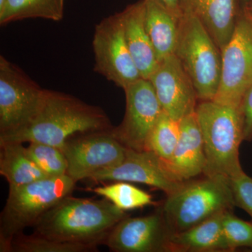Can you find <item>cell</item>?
<instances>
[{
  "label": "cell",
  "mask_w": 252,
  "mask_h": 252,
  "mask_svg": "<svg viewBox=\"0 0 252 252\" xmlns=\"http://www.w3.org/2000/svg\"><path fill=\"white\" fill-rule=\"evenodd\" d=\"M235 206L230 181L207 177L185 182L170 195L161 207L172 233H180Z\"/></svg>",
  "instance_id": "5"
},
{
  "label": "cell",
  "mask_w": 252,
  "mask_h": 252,
  "mask_svg": "<svg viewBox=\"0 0 252 252\" xmlns=\"http://www.w3.org/2000/svg\"><path fill=\"white\" fill-rule=\"evenodd\" d=\"M44 90L21 68L0 56V135L19 130L31 122Z\"/></svg>",
  "instance_id": "8"
},
{
  "label": "cell",
  "mask_w": 252,
  "mask_h": 252,
  "mask_svg": "<svg viewBox=\"0 0 252 252\" xmlns=\"http://www.w3.org/2000/svg\"><path fill=\"white\" fill-rule=\"evenodd\" d=\"M26 152L31 160L49 177L67 175V160L61 149L49 144L31 142Z\"/></svg>",
  "instance_id": "25"
},
{
  "label": "cell",
  "mask_w": 252,
  "mask_h": 252,
  "mask_svg": "<svg viewBox=\"0 0 252 252\" xmlns=\"http://www.w3.org/2000/svg\"><path fill=\"white\" fill-rule=\"evenodd\" d=\"M179 137L180 122L162 112L149 136L147 151L153 152L167 163L171 159Z\"/></svg>",
  "instance_id": "23"
},
{
  "label": "cell",
  "mask_w": 252,
  "mask_h": 252,
  "mask_svg": "<svg viewBox=\"0 0 252 252\" xmlns=\"http://www.w3.org/2000/svg\"><path fill=\"white\" fill-rule=\"evenodd\" d=\"M145 1V26L158 61L174 54L178 37L180 18L157 0Z\"/></svg>",
  "instance_id": "19"
},
{
  "label": "cell",
  "mask_w": 252,
  "mask_h": 252,
  "mask_svg": "<svg viewBox=\"0 0 252 252\" xmlns=\"http://www.w3.org/2000/svg\"><path fill=\"white\" fill-rule=\"evenodd\" d=\"M75 185L65 175L9 187V195L0 217V252H9L15 237L28 227L34 226L49 209L70 195Z\"/></svg>",
  "instance_id": "4"
},
{
  "label": "cell",
  "mask_w": 252,
  "mask_h": 252,
  "mask_svg": "<svg viewBox=\"0 0 252 252\" xmlns=\"http://www.w3.org/2000/svg\"><path fill=\"white\" fill-rule=\"evenodd\" d=\"M210 33L220 51L234 31L240 0H182Z\"/></svg>",
  "instance_id": "17"
},
{
  "label": "cell",
  "mask_w": 252,
  "mask_h": 252,
  "mask_svg": "<svg viewBox=\"0 0 252 252\" xmlns=\"http://www.w3.org/2000/svg\"><path fill=\"white\" fill-rule=\"evenodd\" d=\"M94 71L125 89L140 79L124 35L121 13L104 18L96 26L93 39Z\"/></svg>",
  "instance_id": "9"
},
{
  "label": "cell",
  "mask_w": 252,
  "mask_h": 252,
  "mask_svg": "<svg viewBox=\"0 0 252 252\" xmlns=\"http://www.w3.org/2000/svg\"><path fill=\"white\" fill-rule=\"evenodd\" d=\"M149 80L164 112L176 121L195 112L199 102L191 79L175 54L159 61Z\"/></svg>",
  "instance_id": "13"
},
{
  "label": "cell",
  "mask_w": 252,
  "mask_h": 252,
  "mask_svg": "<svg viewBox=\"0 0 252 252\" xmlns=\"http://www.w3.org/2000/svg\"><path fill=\"white\" fill-rule=\"evenodd\" d=\"M169 170L180 182L203 175L206 165L203 135L195 112L180 122V137L170 161Z\"/></svg>",
  "instance_id": "15"
},
{
  "label": "cell",
  "mask_w": 252,
  "mask_h": 252,
  "mask_svg": "<svg viewBox=\"0 0 252 252\" xmlns=\"http://www.w3.org/2000/svg\"><path fill=\"white\" fill-rule=\"evenodd\" d=\"M65 0H6L0 8V24L43 18L60 21L64 15Z\"/></svg>",
  "instance_id": "21"
},
{
  "label": "cell",
  "mask_w": 252,
  "mask_h": 252,
  "mask_svg": "<svg viewBox=\"0 0 252 252\" xmlns=\"http://www.w3.org/2000/svg\"><path fill=\"white\" fill-rule=\"evenodd\" d=\"M126 112L112 135L127 149L147 151L149 136L163 111L151 81L140 78L124 89Z\"/></svg>",
  "instance_id": "10"
},
{
  "label": "cell",
  "mask_w": 252,
  "mask_h": 252,
  "mask_svg": "<svg viewBox=\"0 0 252 252\" xmlns=\"http://www.w3.org/2000/svg\"><path fill=\"white\" fill-rule=\"evenodd\" d=\"M92 182H126L144 184L161 190L167 195L180 188L185 182L172 175L166 162L149 151L126 148L124 160L117 166L99 170L91 175Z\"/></svg>",
  "instance_id": "12"
},
{
  "label": "cell",
  "mask_w": 252,
  "mask_h": 252,
  "mask_svg": "<svg viewBox=\"0 0 252 252\" xmlns=\"http://www.w3.org/2000/svg\"><path fill=\"white\" fill-rule=\"evenodd\" d=\"M157 1L177 17H180L182 15V0H157Z\"/></svg>",
  "instance_id": "29"
},
{
  "label": "cell",
  "mask_w": 252,
  "mask_h": 252,
  "mask_svg": "<svg viewBox=\"0 0 252 252\" xmlns=\"http://www.w3.org/2000/svg\"><path fill=\"white\" fill-rule=\"evenodd\" d=\"M97 247L86 244L56 241L33 233L15 237L9 252H86L97 251Z\"/></svg>",
  "instance_id": "24"
},
{
  "label": "cell",
  "mask_w": 252,
  "mask_h": 252,
  "mask_svg": "<svg viewBox=\"0 0 252 252\" xmlns=\"http://www.w3.org/2000/svg\"><path fill=\"white\" fill-rule=\"evenodd\" d=\"M111 130L81 134L66 142L62 151L67 160V175L76 183L99 170L117 166L125 158L126 147Z\"/></svg>",
  "instance_id": "11"
},
{
  "label": "cell",
  "mask_w": 252,
  "mask_h": 252,
  "mask_svg": "<svg viewBox=\"0 0 252 252\" xmlns=\"http://www.w3.org/2000/svg\"><path fill=\"white\" fill-rule=\"evenodd\" d=\"M115 183L97 187L94 192L123 211L142 208L154 203L150 194L126 182H114Z\"/></svg>",
  "instance_id": "22"
},
{
  "label": "cell",
  "mask_w": 252,
  "mask_h": 252,
  "mask_svg": "<svg viewBox=\"0 0 252 252\" xmlns=\"http://www.w3.org/2000/svg\"><path fill=\"white\" fill-rule=\"evenodd\" d=\"M252 85V18L240 4L234 31L221 50V70L215 102L240 107Z\"/></svg>",
  "instance_id": "7"
},
{
  "label": "cell",
  "mask_w": 252,
  "mask_h": 252,
  "mask_svg": "<svg viewBox=\"0 0 252 252\" xmlns=\"http://www.w3.org/2000/svg\"></svg>",
  "instance_id": "32"
},
{
  "label": "cell",
  "mask_w": 252,
  "mask_h": 252,
  "mask_svg": "<svg viewBox=\"0 0 252 252\" xmlns=\"http://www.w3.org/2000/svg\"><path fill=\"white\" fill-rule=\"evenodd\" d=\"M240 109L243 119L244 141L252 142V85L244 96Z\"/></svg>",
  "instance_id": "28"
},
{
  "label": "cell",
  "mask_w": 252,
  "mask_h": 252,
  "mask_svg": "<svg viewBox=\"0 0 252 252\" xmlns=\"http://www.w3.org/2000/svg\"><path fill=\"white\" fill-rule=\"evenodd\" d=\"M127 217L107 199L93 200L68 195L49 209L34 225L44 238L98 246L112 228Z\"/></svg>",
  "instance_id": "2"
},
{
  "label": "cell",
  "mask_w": 252,
  "mask_h": 252,
  "mask_svg": "<svg viewBox=\"0 0 252 252\" xmlns=\"http://www.w3.org/2000/svg\"><path fill=\"white\" fill-rule=\"evenodd\" d=\"M240 4L247 14L252 18V0H240Z\"/></svg>",
  "instance_id": "30"
},
{
  "label": "cell",
  "mask_w": 252,
  "mask_h": 252,
  "mask_svg": "<svg viewBox=\"0 0 252 252\" xmlns=\"http://www.w3.org/2000/svg\"><path fill=\"white\" fill-rule=\"evenodd\" d=\"M225 212L184 231L172 233L167 244V252H229L223 233Z\"/></svg>",
  "instance_id": "18"
},
{
  "label": "cell",
  "mask_w": 252,
  "mask_h": 252,
  "mask_svg": "<svg viewBox=\"0 0 252 252\" xmlns=\"http://www.w3.org/2000/svg\"><path fill=\"white\" fill-rule=\"evenodd\" d=\"M195 112L206 158L203 175L230 181L244 172L240 160V147L244 141L240 107L214 100L199 101Z\"/></svg>",
  "instance_id": "3"
},
{
  "label": "cell",
  "mask_w": 252,
  "mask_h": 252,
  "mask_svg": "<svg viewBox=\"0 0 252 252\" xmlns=\"http://www.w3.org/2000/svg\"><path fill=\"white\" fill-rule=\"evenodd\" d=\"M174 54L191 79L199 101L213 100L220 85L221 51L196 16L184 6Z\"/></svg>",
  "instance_id": "6"
},
{
  "label": "cell",
  "mask_w": 252,
  "mask_h": 252,
  "mask_svg": "<svg viewBox=\"0 0 252 252\" xmlns=\"http://www.w3.org/2000/svg\"><path fill=\"white\" fill-rule=\"evenodd\" d=\"M112 128L103 109L70 94L45 89L31 122L19 130L0 135V142H39L62 150L74 136Z\"/></svg>",
  "instance_id": "1"
},
{
  "label": "cell",
  "mask_w": 252,
  "mask_h": 252,
  "mask_svg": "<svg viewBox=\"0 0 252 252\" xmlns=\"http://www.w3.org/2000/svg\"><path fill=\"white\" fill-rule=\"evenodd\" d=\"M171 234L160 209L147 216L126 217L112 228L102 245L116 252H167Z\"/></svg>",
  "instance_id": "14"
},
{
  "label": "cell",
  "mask_w": 252,
  "mask_h": 252,
  "mask_svg": "<svg viewBox=\"0 0 252 252\" xmlns=\"http://www.w3.org/2000/svg\"><path fill=\"white\" fill-rule=\"evenodd\" d=\"M121 13L124 35L141 77L148 79L158 64L145 26V1L139 0Z\"/></svg>",
  "instance_id": "16"
},
{
  "label": "cell",
  "mask_w": 252,
  "mask_h": 252,
  "mask_svg": "<svg viewBox=\"0 0 252 252\" xmlns=\"http://www.w3.org/2000/svg\"><path fill=\"white\" fill-rule=\"evenodd\" d=\"M235 206L248 212L252 219V177L245 172L230 180Z\"/></svg>",
  "instance_id": "27"
},
{
  "label": "cell",
  "mask_w": 252,
  "mask_h": 252,
  "mask_svg": "<svg viewBox=\"0 0 252 252\" xmlns=\"http://www.w3.org/2000/svg\"><path fill=\"white\" fill-rule=\"evenodd\" d=\"M223 233L229 252L240 248L252 249V222L226 211L223 217Z\"/></svg>",
  "instance_id": "26"
},
{
  "label": "cell",
  "mask_w": 252,
  "mask_h": 252,
  "mask_svg": "<svg viewBox=\"0 0 252 252\" xmlns=\"http://www.w3.org/2000/svg\"><path fill=\"white\" fill-rule=\"evenodd\" d=\"M0 174L9 187L49 177L31 160L23 143L17 142H0Z\"/></svg>",
  "instance_id": "20"
},
{
  "label": "cell",
  "mask_w": 252,
  "mask_h": 252,
  "mask_svg": "<svg viewBox=\"0 0 252 252\" xmlns=\"http://www.w3.org/2000/svg\"><path fill=\"white\" fill-rule=\"evenodd\" d=\"M5 1H6V0H0V8L4 5Z\"/></svg>",
  "instance_id": "31"
}]
</instances>
